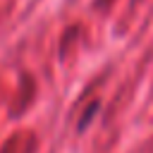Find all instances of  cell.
Masks as SVG:
<instances>
[{
    "instance_id": "obj_1",
    "label": "cell",
    "mask_w": 153,
    "mask_h": 153,
    "mask_svg": "<svg viewBox=\"0 0 153 153\" xmlns=\"http://www.w3.org/2000/svg\"><path fill=\"white\" fill-rule=\"evenodd\" d=\"M96 110H98V103H91V108H88V110L81 115V120H79V131H81L86 124H91V120H93V112H96Z\"/></svg>"
}]
</instances>
